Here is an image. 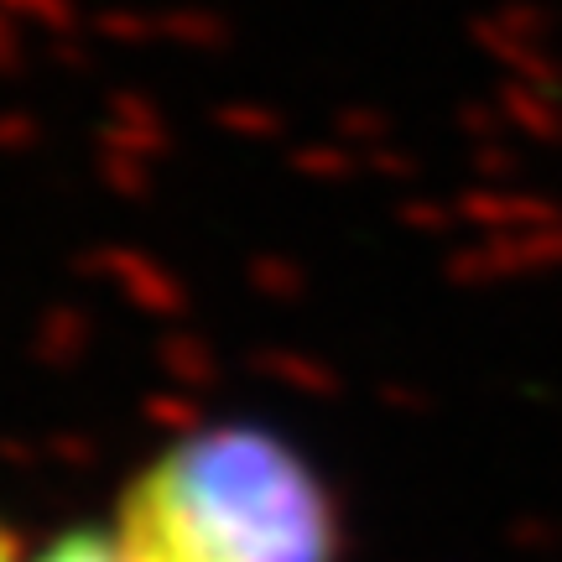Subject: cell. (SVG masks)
<instances>
[{
  "label": "cell",
  "instance_id": "obj_1",
  "mask_svg": "<svg viewBox=\"0 0 562 562\" xmlns=\"http://www.w3.org/2000/svg\"><path fill=\"white\" fill-rule=\"evenodd\" d=\"M110 531L131 562H339V510L277 432L220 422L157 448L125 480Z\"/></svg>",
  "mask_w": 562,
  "mask_h": 562
},
{
  "label": "cell",
  "instance_id": "obj_2",
  "mask_svg": "<svg viewBox=\"0 0 562 562\" xmlns=\"http://www.w3.org/2000/svg\"><path fill=\"white\" fill-rule=\"evenodd\" d=\"M26 562H131V552L121 547V537L110 526H79V531H63L53 542L32 552Z\"/></svg>",
  "mask_w": 562,
  "mask_h": 562
},
{
  "label": "cell",
  "instance_id": "obj_3",
  "mask_svg": "<svg viewBox=\"0 0 562 562\" xmlns=\"http://www.w3.org/2000/svg\"><path fill=\"white\" fill-rule=\"evenodd\" d=\"M0 562H26V552H21L16 537L5 531V521H0Z\"/></svg>",
  "mask_w": 562,
  "mask_h": 562
}]
</instances>
